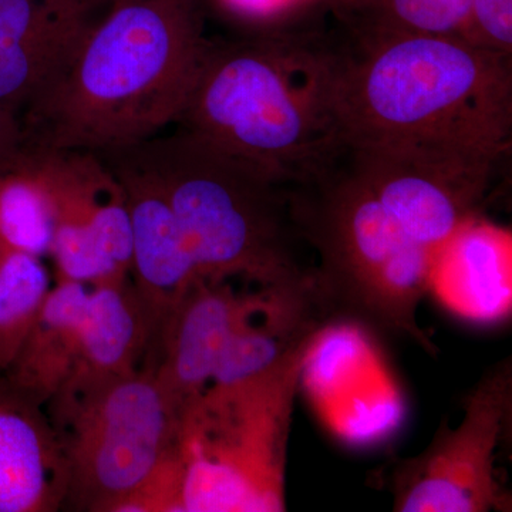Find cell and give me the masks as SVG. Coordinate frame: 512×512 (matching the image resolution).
Masks as SVG:
<instances>
[{"label": "cell", "instance_id": "e0dca14e", "mask_svg": "<svg viewBox=\"0 0 512 512\" xmlns=\"http://www.w3.org/2000/svg\"><path fill=\"white\" fill-rule=\"evenodd\" d=\"M53 239V208L35 154L20 146L0 167V249L45 258Z\"/></svg>", "mask_w": 512, "mask_h": 512}, {"label": "cell", "instance_id": "30bf717a", "mask_svg": "<svg viewBox=\"0 0 512 512\" xmlns=\"http://www.w3.org/2000/svg\"><path fill=\"white\" fill-rule=\"evenodd\" d=\"M275 292L238 293L231 281L190 286L148 350L150 367L181 417L208 386L232 333Z\"/></svg>", "mask_w": 512, "mask_h": 512}, {"label": "cell", "instance_id": "8992f818", "mask_svg": "<svg viewBox=\"0 0 512 512\" xmlns=\"http://www.w3.org/2000/svg\"><path fill=\"white\" fill-rule=\"evenodd\" d=\"M329 328L306 336L254 377L211 384L184 410L175 446L177 512L286 511L295 400Z\"/></svg>", "mask_w": 512, "mask_h": 512}, {"label": "cell", "instance_id": "ffe728a7", "mask_svg": "<svg viewBox=\"0 0 512 512\" xmlns=\"http://www.w3.org/2000/svg\"><path fill=\"white\" fill-rule=\"evenodd\" d=\"M231 18L254 33L302 29L308 16L323 9L320 0H217Z\"/></svg>", "mask_w": 512, "mask_h": 512}, {"label": "cell", "instance_id": "277c9868", "mask_svg": "<svg viewBox=\"0 0 512 512\" xmlns=\"http://www.w3.org/2000/svg\"><path fill=\"white\" fill-rule=\"evenodd\" d=\"M126 147L160 184L200 281L239 279L322 301L315 269L296 252L288 185L184 128Z\"/></svg>", "mask_w": 512, "mask_h": 512}, {"label": "cell", "instance_id": "9c48e42d", "mask_svg": "<svg viewBox=\"0 0 512 512\" xmlns=\"http://www.w3.org/2000/svg\"><path fill=\"white\" fill-rule=\"evenodd\" d=\"M28 150L39 161L52 200L49 256L57 281L96 286L130 278V212L109 165L90 151Z\"/></svg>", "mask_w": 512, "mask_h": 512}, {"label": "cell", "instance_id": "2e32d148", "mask_svg": "<svg viewBox=\"0 0 512 512\" xmlns=\"http://www.w3.org/2000/svg\"><path fill=\"white\" fill-rule=\"evenodd\" d=\"M150 343V319L131 278L90 286L79 357L69 380L136 372Z\"/></svg>", "mask_w": 512, "mask_h": 512}, {"label": "cell", "instance_id": "7c38bea8", "mask_svg": "<svg viewBox=\"0 0 512 512\" xmlns=\"http://www.w3.org/2000/svg\"><path fill=\"white\" fill-rule=\"evenodd\" d=\"M109 0H0V109L18 117L63 72Z\"/></svg>", "mask_w": 512, "mask_h": 512}, {"label": "cell", "instance_id": "5bb4252c", "mask_svg": "<svg viewBox=\"0 0 512 512\" xmlns=\"http://www.w3.org/2000/svg\"><path fill=\"white\" fill-rule=\"evenodd\" d=\"M505 311L511 305V237L483 218H473L448 241L431 271L429 292L457 315L497 320L483 289Z\"/></svg>", "mask_w": 512, "mask_h": 512}, {"label": "cell", "instance_id": "3957f363", "mask_svg": "<svg viewBox=\"0 0 512 512\" xmlns=\"http://www.w3.org/2000/svg\"><path fill=\"white\" fill-rule=\"evenodd\" d=\"M336 56L338 47L308 28L210 43L181 128L281 184L309 183L346 151Z\"/></svg>", "mask_w": 512, "mask_h": 512}, {"label": "cell", "instance_id": "ba28073f", "mask_svg": "<svg viewBox=\"0 0 512 512\" xmlns=\"http://www.w3.org/2000/svg\"><path fill=\"white\" fill-rule=\"evenodd\" d=\"M463 409L457 427L441 421L426 450L394 464L389 477L394 511L488 512L510 507L495 460L510 427L511 359L481 376L464 397Z\"/></svg>", "mask_w": 512, "mask_h": 512}, {"label": "cell", "instance_id": "603a6c76", "mask_svg": "<svg viewBox=\"0 0 512 512\" xmlns=\"http://www.w3.org/2000/svg\"><path fill=\"white\" fill-rule=\"evenodd\" d=\"M320 3L323 9L332 10L338 18L349 23L366 12L370 0H320Z\"/></svg>", "mask_w": 512, "mask_h": 512}, {"label": "cell", "instance_id": "ac0fdd59", "mask_svg": "<svg viewBox=\"0 0 512 512\" xmlns=\"http://www.w3.org/2000/svg\"><path fill=\"white\" fill-rule=\"evenodd\" d=\"M50 291L42 258L0 249V376L15 362Z\"/></svg>", "mask_w": 512, "mask_h": 512}, {"label": "cell", "instance_id": "8fae6325", "mask_svg": "<svg viewBox=\"0 0 512 512\" xmlns=\"http://www.w3.org/2000/svg\"><path fill=\"white\" fill-rule=\"evenodd\" d=\"M97 154L119 178L131 221V271L146 308L151 343L194 282L200 281L160 184L127 147Z\"/></svg>", "mask_w": 512, "mask_h": 512}, {"label": "cell", "instance_id": "7a4b0ae2", "mask_svg": "<svg viewBox=\"0 0 512 512\" xmlns=\"http://www.w3.org/2000/svg\"><path fill=\"white\" fill-rule=\"evenodd\" d=\"M202 0H110L19 119L22 146L101 153L180 119L210 43Z\"/></svg>", "mask_w": 512, "mask_h": 512}, {"label": "cell", "instance_id": "d6986e66", "mask_svg": "<svg viewBox=\"0 0 512 512\" xmlns=\"http://www.w3.org/2000/svg\"><path fill=\"white\" fill-rule=\"evenodd\" d=\"M470 9L471 0H370L366 12L348 25L471 42Z\"/></svg>", "mask_w": 512, "mask_h": 512}, {"label": "cell", "instance_id": "52a82bcc", "mask_svg": "<svg viewBox=\"0 0 512 512\" xmlns=\"http://www.w3.org/2000/svg\"><path fill=\"white\" fill-rule=\"evenodd\" d=\"M66 460V505L119 512L173 457L180 417L150 367L72 379L45 404Z\"/></svg>", "mask_w": 512, "mask_h": 512}, {"label": "cell", "instance_id": "6da1fadb", "mask_svg": "<svg viewBox=\"0 0 512 512\" xmlns=\"http://www.w3.org/2000/svg\"><path fill=\"white\" fill-rule=\"evenodd\" d=\"M335 110L346 150H423L501 160L511 148L512 62L460 37L348 25Z\"/></svg>", "mask_w": 512, "mask_h": 512}, {"label": "cell", "instance_id": "5b68a950", "mask_svg": "<svg viewBox=\"0 0 512 512\" xmlns=\"http://www.w3.org/2000/svg\"><path fill=\"white\" fill-rule=\"evenodd\" d=\"M291 187L293 224L318 256L316 286L333 319L404 336L436 355L417 320L436 258L407 237L346 153L315 180Z\"/></svg>", "mask_w": 512, "mask_h": 512}, {"label": "cell", "instance_id": "4fadbf2b", "mask_svg": "<svg viewBox=\"0 0 512 512\" xmlns=\"http://www.w3.org/2000/svg\"><path fill=\"white\" fill-rule=\"evenodd\" d=\"M66 460L45 407L0 376V512L66 505Z\"/></svg>", "mask_w": 512, "mask_h": 512}, {"label": "cell", "instance_id": "44dd1931", "mask_svg": "<svg viewBox=\"0 0 512 512\" xmlns=\"http://www.w3.org/2000/svg\"><path fill=\"white\" fill-rule=\"evenodd\" d=\"M471 42L512 55V0H471Z\"/></svg>", "mask_w": 512, "mask_h": 512}, {"label": "cell", "instance_id": "9a60e30c", "mask_svg": "<svg viewBox=\"0 0 512 512\" xmlns=\"http://www.w3.org/2000/svg\"><path fill=\"white\" fill-rule=\"evenodd\" d=\"M89 293L90 286L57 281L15 362L3 375L43 407L72 376Z\"/></svg>", "mask_w": 512, "mask_h": 512}, {"label": "cell", "instance_id": "7402d4cb", "mask_svg": "<svg viewBox=\"0 0 512 512\" xmlns=\"http://www.w3.org/2000/svg\"><path fill=\"white\" fill-rule=\"evenodd\" d=\"M22 146L19 119L9 111L0 109V167L8 163Z\"/></svg>", "mask_w": 512, "mask_h": 512}]
</instances>
